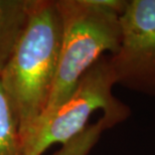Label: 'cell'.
<instances>
[{"mask_svg":"<svg viewBox=\"0 0 155 155\" xmlns=\"http://www.w3.org/2000/svg\"><path fill=\"white\" fill-rule=\"evenodd\" d=\"M61 36L63 24L57 0H30L25 29L0 74L22 138L48 106L57 74Z\"/></svg>","mask_w":155,"mask_h":155,"instance_id":"cell-1","label":"cell"},{"mask_svg":"<svg viewBox=\"0 0 155 155\" xmlns=\"http://www.w3.org/2000/svg\"><path fill=\"white\" fill-rule=\"evenodd\" d=\"M126 3L127 0H57L63 36L54 83L41 116L72 94L81 78L105 52L113 55L118 51L120 16Z\"/></svg>","mask_w":155,"mask_h":155,"instance_id":"cell-2","label":"cell"},{"mask_svg":"<svg viewBox=\"0 0 155 155\" xmlns=\"http://www.w3.org/2000/svg\"><path fill=\"white\" fill-rule=\"evenodd\" d=\"M115 85L110 54H105L81 78L63 103L28 129L22 138L23 155H42L52 145L68 143L90 125V118L98 110L108 129L128 119L131 110L114 96Z\"/></svg>","mask_w":155,"mask_h":155,"instance_id":"cell-3","label":"cell"},{"mask_svg":"<svg viewBox=\"0 0 155 155\" xmlns=\"http://www.w3.org/2000/svg\"><path fill=\"white\" fill-rule=\"evenodd\" d=\"M121 42L110 54L116 84L155 96V0H127L120 16Z\"/></svg>","mask_w":155,"mask_h":155,"instance_id":"cell-4","label":"cell"},{"mask_svg":"<svg viewBox=\"0 0 155 155\" xmlns=\"http://www.w3.org/2000/svg\"><path fill=\"white\" fill-rule=\"evenodd\" d=\"M30 0H0V74L25 29Z\"/></svg>","mask_w":155,"mask_h":155,"instance_id":"cell-5","label":"cell"},{"mask_svg":"<svg viewBox=\"0 0 155 155\" xmlns=\"http://www.w3.org/2000/svg\"><path fill=\"white\" fill-rule=\"evenodd\" d=\"M0 155H23L19 123L0 81Z\"/></svg>","mask_w":155,"mask_h":155,"instance_id":"cell-6","label":"cell"},{"mask_svg":"<svg viewBox=\"0 0 155 155\" xmlns=\"http://www.w3.org/2000/svg\"><path fill=\"white\" fill-rule=\"evenodd\" d=\"M107 129L105 121L100 118L96 123L90 124L74 139L61 145V149L52 155H89L98 143L102 133Z\"/></svg>","mask_w":155,"mask_h":155,"instance_id":"cell-7","label":"cell"}]
</instances>
